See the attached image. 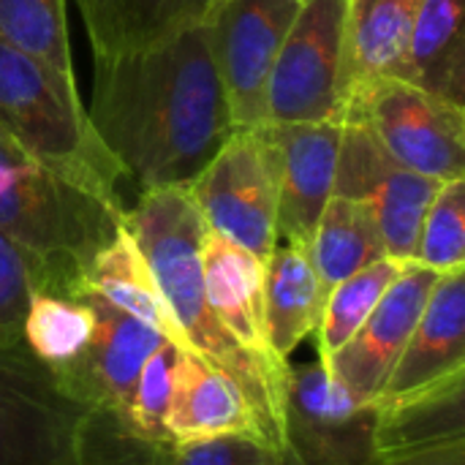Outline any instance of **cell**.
I'll use <instances>...</instances> for the list:
<instances>
[{"mask_svg": "<svg viewBox=\"0 0 465 465\" xmlns=\"http://www.w3.org/2000/svg\"><path fill=\"white\" fill-rule=\"evenodd\" d=\"M87 117L134 185L188 188L234 131L207 22L139 52L95 57Z\"/></svg>", "mask_w": 465, "mask_h": 465, "instance_id": "1", "label": "cell"}, {"mask_svg": "<svg viewBox=\"0 0 465 465\" xmlns=\"http://www.w3.org/2000/svg\"><path fill=\"white\" fill-rule=\"evenodd\" d=\"M123 226L136 240L191 351L226 371L240 384L262 441L275 452H289L283 420L289 362H272L245 349L207 305L202 281L207 223L188 188L169 185L142 191L139 204L125 210Z\"/></svg>", "mask_w": 465, "mask_h": 465, "instance_id": "2", "label": "cell"}, {"mask_svg": "<svg viewBox=\"0 0 465 465\" xmlns=\"http://www.w3.org/2000/svg\"><path fill=\"white\" fill-rule=\"evenodd\" d=\"M0 128L76 188L123 207V169L98 139L76 84L0 38Z\"/></svg>", "mask_w": 465, "mask_h": 465, "instance_id": "3", "label": "cell"}, {"mask_svg": "<svg viewBox=\"0 0 465 465\" xmlns=\"http://www.w3.org/2000/svg\"><path fill=\"white\" fill-rule=\"evenodd\" d=\"M125 207H114L25 153L0 128V234L25 251L82 272L117 234Z\"/></svg>", "mask_w": 465, "mask_h": 465, "instance_id": "4", "label": "cell"}, {"mask_svg": "<svg viewBox=\"0 0 465 465\" xmlns=\"http://www.w3.org/2000/svg\"><path fill=\"white\" fill-rule=\"evenodd\" d=\"M90 422L22 341H0V465H82Z\"/></svg>", "mask_w": 465, "mask_h": 465, "instance_id": "5", "label": "cell"}, {"mask_svg": "<svg viewBox=\"0 0 465 465\" xmlns=\"http://www.w3.org/2000/svg\"><path fill=\"white\" fill-rule=\"evenodd\" d=\"M207 229L270 259L278 240V144L270 125L234 128L188 185Z\"/></svg>", "mask_w": 465, "mask_h": 465, "instance_id": "6", "label": "cell"}, {"mask_svg": "<svg viewBox=\"0 0 465 465\" xmlns=\"http://www.w3.org/2000/svg\"><path fill=\"white\" fill-rule=\"evenodd\" d=\"M346 0H302L267 84V125L341 123L346 114Z\"/></svg>", "mask_w": 465, "mask_h": 465, "instance_id": "7", "label": "cell"}, {"mask_svg": "<svg viewBox=\"0 0 465 465\" xmlns=\"http://www.w3.org/2000/svg\"><path fill=\"white\" fill-rule=\"evenodd\" d=\"M346 114L362 120L395 163L439 183L463 180L465 106L403 79H373L351 90Z\"/></svg>", "mask_w": 465, "mask_h": 465, "instance_id": "8", "label": "cell"}, {"mask_svg": "<svg viewBox=\"0 0 465 465\" xmlns=\"http://www.w3.org/2000/svg\"><path fill=\"white\" fill-rule=\"evenodd\" d=\"M439 188V180L395 163L362 120L351 114L341 120L335 196L371 210L390 259L414 262L420 229Z\"/></svg>", "mask_w": 465, "mask_h": 465, "instance_id": "9", "label": "cell"}, {"mask_svg": "<svg viewBox=\"0 0 465 465\" xmlns=\"http://www.w3.org/2000/svg\"><path fill=\"white\" fill-rule=\"evenodd\" d=\"M302 0H218L210 49L234 128L267 125V84Z\"/></svg>", "mask_w": 465, "mask_h": 465, "instance_id": "10", "label": "cell"}, {"mask_svg": "<svg viewBox=\"0 0 465 465\" xmlns=\"http://www.w3.org/2000/svg\"><path fill=\"white\" fill-rule=\"evenodd\" d=\"M283 420L300 465L376 463V403L357 401L322 360L289 365Z\"/></svg>", "mask_w": 465, "mask_h": 465, "instance_id": "11", "label": "cell"}, {"mask_svg": "<svg viewBox=\"0 0 465 465\" xmlns=\"http://www.w3.org/2000/svg\"><path fill=\"white\" fill-rule=\"evenodd\" d=\"M68 294H76L90 305L95 327L84 351L68 368L54 373V379L93 414H109L120 420L142 365L166 343V338L117 305L106 302L101 294L87 289L82 278Z\"/></svg>", "mask_w": 465, "mask_h": 465, "instance_id": "12", "label": "cell"}, {"mask_svg": "<svg viewBox=\"0 0 465 465\" xmlns=\"http://www.w3.org/2000/svg\"><path fill=\"white\" fill-rule=\"evenodd\" d=\"M441 275L420 262H406L362 327L327 362L330 373L362 403H376L401 360L428 297Z\"/></svg>", "mask_w": 465, "mask_h": 465, "instance_id": "13", "label": "cell"}, {"mask_svg": "<svg viewBox=\"0 0 465 465\" xmlns=\"http://www.w3.org/2000/svg\"><path fill=\"white\" fill-rule=\"evenodd\" d=\"M278 144V240L311 245L335 193L341 123L270 125Z\"/></svg>", "mask_w": 465, "mask_h": 465, "instance_id": "14", "label": "cell"}, {"mask_svg": "<svg viewBox=\"0 0 465 465\" xmlns=\"http://www.w3.org/2000/svg\"><path fill=\"white\" fill-rule=\"evenodd\" d=\"M166 433L172 444H191L240 433H253L256 439H262L256 417L240 384L196 351L183 349H177L172 362Z\"/></svg>", "mask_w": 465, "mask_h": 465, "instance_id": "15", "label": "cell"}, {"mask_svg": "<svg viewBox=\"0 0 465 465\" xmlns=\"http://www.w3.org/2000/svg\"><path fill=\"white\" fill-rule=\"evenodd\" d=\"M465 371V270L436 281L428 305L376 403H390Z\"/></svg>", "mask_w": 465, "mask_h": 465, "instance_id": "16", "label": "cell"}, {"mask_svg": "<svg viewBox=\"0 0 465 465\" xmlns=\"http://www.w3.org/2000/svg\"><path fill=\"white\" fill-rule=\"evenodd\" d=\"M202 281L215 319L253 354L283 362L272 354L264 330V262L207 229L202 242Z\"/></svg>", "mask_w": 465, "mask_h": 465, "instance_id": "17", "label": "cell"}, {"mask_svg": "<svg viewBox=\"0 0 465 465\" xmlns=\"http://www.w3.org/2000/svg\"><path fill=\"white\" fill-rule=\"evenodd\" d=\"M376 460L465 441V371L390 403H376Z\"/></svg>", "mask_w": 465, "mask_h": 465, "instance_id": "18", "label": "cell"}, {"mask_svg": "<svg viewBox=\"0 0 465 465\" xmlns=\"http://www.w3.org/2000/svg\"><path fill=\"white\" fill-rule=\"evenodd\" d=\"M93 57H117L161 44L180 30L207 22L218 0H74Z\"/></svg>", "mask_w": 465, "mask_h": 465, "instance_id": "19", "label": "cell"}, {"mask_svg": "<svg viewBox=\"0 0 465 465\" xmlns=\"http://www.w3.org/2000/svg\"><path fill=\"white\" fill-rule=\"evenodd\" d=\"M422 0H346L343 90L373 79H398Z\"/></svg>", "mask_w": 465, "mask_h": 465, "instance_id": "20", "label": "cell"}, {"mask_svg": "<svg viewBox=\"0 0 465 465\" xmlns=\"http://www.w3.org/2000/svg\"><path fill=\"white\" fill-rule=\"evenodd\" d=\"M322 308L324 294L308 248L278 242L264 262V330L278 360L289 362L292 351L316 335Z\"/></svg>", "mask_w": 465, "mask_h": 465, "instance_id": "21", "label": "cell"}, {"mask_svg": "<svg viewBox=\"0 0 465 465\" xmlns=\"http://www.w3.org/2000/svg\"><path fill=\"white\" fill-rule=\"evenodd\" d=\"M82 283L101 294L106 302L161 332L177 349L191 351L136 240L125 226H120L117 234L90 259V264L82 270Z\"/></svg>", "mask_w": 465, "mask_h": 465, "instance_id": "22", "label": "cell"}, {"mask_svg": "<svg viewBox=\"0 0 465 465\" xmlns=\"http://www.w3.org/2000/svg\"><path fill=\"white\" fill-rule=\"evenodd\" d=\"M465 0H422L398 79L465 106Z\"/></svg>", "mask_w": 465, "mask_h": 465, "instance_id": "23", "label": "cell"}, {"mask_svg": "<svg viewBox=\"0 0 465 465\" xmlns=\"http://www.w3.org/2000/svg\"><path fill=\"white\" fill-rule=\"evenodd\" d=\"M308 253L324 300L341 281L387 256L371 210L362 202L335 193L316 223Z\"/></svg>", "mask_w": 465, "mask_h": 465, "instance_id": "24", "label": "cell"}, {"mask_svg": "<svg viewBox=\"0 0 465 465\" xmlns=\"http://www.w3.org/2000/svg\"><path fill=\"white\" fill-rule=\"evenodd\" d=\"M93 327V311L82 297L35 292L22 319V343L52 373H60L84 351Z\"/></svg>", "mask_w": 465, "mask_h": 465, "instance_id": "25", "label": "cell"}, {"mask_svg": "<svg viewBox=\"0 0 465 465\" xmlns=\"http://www.w3.org/2000/svg\"><path fill=\"white\" fill-rule=\"evenodd\" d=\"M403 264L406 262L384 256V259L373 262L371 267L354 272L351 278L341 281L327 294L324 308H322V322H319V330H316L319 360L324 365L362 327V322L371 316V311L384 297L390 283L401 275Z\"/></svg>", "mask_w": 465, "mask_h": 465, "instance_id": "26", "label": "cell"}, {"mask_svg": "<svg viewBox=\"0 0 465 465\" xmlns=\"http://www.w3.org/2000/svg\"><path fill=\"white\" fill-rule=\"evenodd\" d=\"M0 38L52 68L60 79L76 84L65 0H0Z\"/></svg>", "mask_w": 465, "mask_h": 465, "instance_id": "27", "label": "cell"}, {"mask_svg": "<svg viewBox=\"0 0 465 465\" xmlns=\"http://www.w3.org/2000/svg\"><path fill=\"white\" fill-rule=\"evenodd\" d=\"M82 272L52 264L0 234V341H22V319L35 292L68 294Z\"/></svg>", "mask_w": 465, "mask_h": 465, "instance_id": "28", "label": "cell"}, {"mask_svg": "<svg viewBox=\"0 0 465 465\" xmlns=\"http://www.w3.org/2000/svg\"><path fill=\"white\" fill-rule=\"evenodd\" d=\"M414 262L439 275L465 270V183L450 180L436 191L417 240Z\"/></svg>", "mask_w": 465, "mask_h": 465, "instance_id": "29", "label": "cell"}, {"mask_svg": "<svg viewBox=\"0 0 465 465\" xmlns=\"http://www.w3.org/2000/svg\"><path fill=\"white\" fill-rule=\"evenodd\" d=\"M177 346L163 343L155 349L139 371V379L131 390L128 406L117 420L131 436L155 447H172L166 433V406H169V384H172V362Z\"/></svg>", "mask_w": 465, "mask_h": 465, "instance_id": "30", "label": "cell"}, {"mask_svg": "<svg viewBox=\"0 0 465 465\" xmlns=\"http://www.w3.org/2000/svg\"><path fill=\"white\" fill-rule=\"evenodd\" d=\"M158 465H300L292 452H275L253 433L163 447Z\"/></svg>", "mask_w": 465, "mask_h": 465, "instance_id": "31", "label": "cell"}, {"mask_svg": "<svg viewBox=\"0 0 465 465\" xmlns=\"http://www.w3.org/2000/svg\"><path fill=\"white\" fill-rule=\"evenodd\" d=\"M373 465H465V441L450 444L441 450H428L417 455H403V458H384Z\"/></svg>", "mask_w": 465, "mask_h": 465, "instance_id": "32", "label": "cell"}]
</instances>
